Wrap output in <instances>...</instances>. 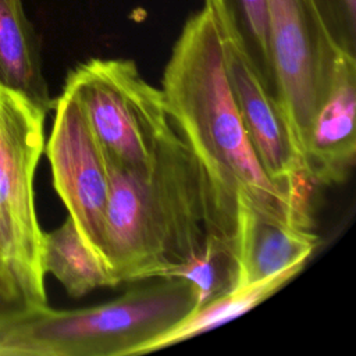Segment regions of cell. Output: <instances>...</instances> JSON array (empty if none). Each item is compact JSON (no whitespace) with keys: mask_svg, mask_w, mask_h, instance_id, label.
Returning <instances> with one entry per match:
<instances>
[{"mask_svg":"<svg viewBox=\"0 0 356 356\" xmlns=\"http://www.w3.org/2000/svg\"><path fill=\"white\" fill-rule=\"evenodd\" d=\"M161 92L174 128L224 199L312 228V218L295 209L257 159L227 78L218 26L206 7L184 25L164 68Z\"/></svg>","mask_w":356,"mask_h":356,"instance_id":"obj_2","label":"cell"},{"mask_svg":"<svg viewBox=\"0 0 356 356\" xmlns=\"http://www.w3.org/2000/svg\"><path fill=\"white\" fill-rule=\"evenodd\" d=\"M197 309L185 278H160L106 303L28 313L14 325L0 356H136L138 350Z\"/></svg>","mask_w":356,"mask_h":356,"instance_id":"obj_3","label":"cell"},{"mask_svg":"<svg viewBox=\"0 0 356 356\" xmlns=\"http://www.w3.org/2000/svg\"><path fill=\"white\" fill-rule=\"evenodd\" d=\"M268 14L275 97L303 160L313 120L328 95L343 49L316 0H268Z\"/></svg>","mask_w":356,"mask_h":356,"instance_id":"obj_6","label":"cell"},{"mask_svg":"<svg viewBox=\"0 0 356 356\" xmlns=\"http://www.w3.org/2000/svg\"><path fill=\"white\" fill-rule=\"evenodd\" d=\"M0 82L49 113L54 107L40 46L21 0H0Z\"/></svg>","mask_w":356,"mask_h":356,"instance_id":"obj_11","label":"cell"},{"mask_svg":"<svg viewBox=\"0 0 356 356\" xmlns=\"http://www.w3.org/2000/svg\"><path fill=\"white\" fill-rule=\"evenodd\" d=\"M305 264L306 260L296 261L280 273H275L260 281L231 289L221 296L202 305L179 323L172 325L170 330L164 331L143 345L138 350L136 356L191 339L199 334L228 323L229 320L236 318L238 316L249 312L274 295L280 288H282L295 275H298L303 270Z\"/></svg>","mask_w":356,"mask_h":356,"instance_id":"obj_12","label":"cell"},{"mask_svg":"<svg viewBox=\"0 0 356 356\" xmlns=\"http://www.w3.org/2000/svg\"><path fill=\"white\" fill-rule=\"evenodd\" d=\"M0 300L33 310L22 299V296H21V293H19V291H18V288H17V285L3 260L1 253H0Z\"/></svg>","mask_w":356,"mask_h":356,"instance_id":"obj_17","label":"cell"},{"mask_svg":"<svg viewBox=\"0 0 356 356\" xmlns=\"http://www.w3.org/2000/svg\"><path fill=\"white\" fill-rule=\"evenodd\" d=\"M221 43L227 78L260 164L295 209L310 217L313 185L307 179L277 97L241 47L224 38Z\"/></svg>","mask_w":356,"mask_h":356,"instance_id":"obj_8","label":"cell"},{"mask_svg":"<svg viewBox=\"0 0 356 356\" xmlns=\"http://www.w3.org/2000/svg\"><path fill=\"white\" fill-rule=\"evenodd\" d=\"M42 268L72 298L96 288L115 286L107 264L86 245L70 216L56 229L43 232Z\"/></svg>","mask_w":356,"mask_h":356,"instance_id":"obj_13","label":"cell"},{"mask_svg":"<svg viewBox=\"0 0 356 356\" xmlns=\"http://www.w3.org/2000/svg\"><path fill=\"white\" fill-rule=\"evenodd\" d=\"M42 108L0 82V253L25 303L49 306L42 268L43 231L33 179L44 152Z\"/></svg>","mask_w":356,"mask_h":356,"instance_id":"obj_5","label":"cell"},{"mask_svg":"<svg viewBox=\"0 0 356 356\" xmlns=\"http://www.w3.org/2000/svg\"><path fill=\"white\" fill-rule=\"evenodd\" d=\"M312 228L274 220L236 202V288L306 260L318 246Z\"/></svg>","mask_w":356,"mask_h":356,"instance_id":"obj_10","label":"cell"},{"mask_svg":"<svg viewBox=\"0 0 356 356\" xmlns=\"http://www.w3.org/2000/svg\"><path fill=\"white\" fill-rule=\"evenodd\" d=\"M64 90L82 107L110 167L147 171L174 129L161 89L132 60H86L68 72Z\"/></svg>","mask_w":356,"mask_h":356,"instance_id":"obj_4","label":"cell"},{"mask_svg":"<svg viewBox=\"0 0 356 356\" xmlns=\"http://www.w3.org/2000/svg\"><path fill=\"white\" fill-rule=\"evenodd\" d=\"M53 110V128L44 145L53 186L86 245L106 263L110 175L104 153L71 93L63 89Z\"/></svg>","mask_w":356,"mask_h":356,"instance_id":"obj_7","label":"cell"},{"mask_svg":"<svg viewBox=\"0 0 356 356\" xmlns=\"http://www.w3.org/2000/svg\"><path fill=\"white\" fill-rule=\"evenodd\" d=\"M355 113L356 58L355 54L342 50L303 153L306 175L313 186L342 184L352 171L356 154Z\"/></svg>","mask_w":356,"mask_h":356,"instance_id":"obj_9","label":"cell"},{"mask_svg":"<svg viewBox=\"0 0 356 356\" xmlns=\"http://www.w3.org/2000/svg\"><path fill=\"white\" fill-rule=\"evenodd\" d=\"M337 43L350 54L356 49V0H316Z\"/></svg>","mask_w":356,"mask_h":356,"instance_id":"obj_15","label":"cell"},{"mask_svg":"<svg viewBox=\"0 0 356 356\" xmlns=\"http://www.w3.org/2000/svg\"><path fill=\"white\" fill-rule=\"evenodd\" d=\"M31 312L33 310L0 300V348L7 335L10 334V331L14 328V325L19 323Z\"/></svg>","mask_w":356,"mask_h":356,"instance_id":"obj_16","label":"cell"},{"mask_svg":"<svg viewBox=\"0 0 356 356\" xmlns=\"http://www.w3.org/2000/svg\"><path fill=\"white\" fill-rule=\"evenodd\" d=\"M221 38L241 47L275 96L268 0H204Z\"/></svg>","mask_w":356,"mask_h":356,"instance_id":"obj_14","label":"cell"},{"mask_svg":"<svg viewBox=\"0 0 356 356\" xmlns=\"http://www.w3.org/2000/svg\"><path fill=\"white\" fill-rule=\"evenodd\" d=\"M106 263L114 285L174 278L210 242L236 243V206L224 199L174 128L150 168L108 165Z\"/></svg>","mask_w":356,"mask_h":356,"instance_id":"obj_1","label":"cell"}]
</instances>
